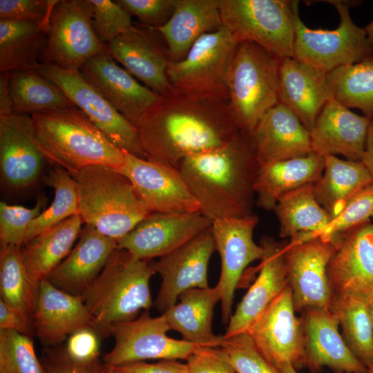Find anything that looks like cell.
<instances>
[{"label": "cell", "mask_w": 373, "mask_h": 373, "mask_svg": "<svg viewBox=\"0 0 373 373\" xmlns=\"http://www.w3.org/2000/svg\"><path fill=\"white\" fill-rule=\"evenodd\" d=\"M371 50L373 52V19L363 28Z\"/></svg>", "instance_id": "obj_56"}, {"label": "cell", "mask_w": 373, "mask_h": 373, "mask_svg": "<svg viewBox=\"0 0 373 373\" xmlns=\"http://www.w3.org/2000/svg\"><path fill=\"white\" fill-rule=\"evenodd\" d=\"M30 336L0 329V373H47Z\"/></svg>", "instance_id": "obj_42"}, {"label": "cell", "mask_w": 373, "mask_h": 373, "mask_svg": "<svg viewBox=\"0 0 373 373\" xmlns=\"http://www.w3.org/2000/svg\"><path fill=\"white\" fill-rule=\"evenodd\" d=\"M361 162L369 171L373 182V120L370 124Z\"/></svg>", "instance_id": "obj_55"}, {"label": "cell", "mask_w": 373, "mask_h": 373, "mask_svg": "<svg viewBox=\"0 0 373 373\" xmlns=\"http://www.w3.org/2000/svg\"><path fill=\"white\" fill-rule=\"evenodd\" d=\"M372 218H373V214H372Z\"/></svg>", "instance_id": "obj_60"}, {"label": "cell", "mask_w": 373, "mask_h": 373, "mask_svg": "<svg viewBox=\"0 0 373 373\" xmlns=\"http://www.w3.org/2000/svg\"><path fill=\"white\" fill-rule=\"evenodd\" d=\"M131 15L136 17L144 26L156 28L172 15L176 0H117Z\"/></svg>", "instance_id": "obj_48"}, {"label": "cell", "mask_w": 373, "mask_h": 373, "mask_svg": "<svg viewBox=\"0 0 373 373\" xmlns=\"http://www.w3.org/2000/svg\"><path fill=\"white\" fill-rule=\"evenodd\" d=\"M0 329H9L30 336L32 321L15 308L0 300Z\"/></svg>", "instance_id": "obj_53"}, {"label": "cell", "mask_w": 373, "mask_h": 373, "mask_svg": "<svg viewBox=\"0 0 373 373\" xmlns=\"http://www.w3.org/2000/svg\"><path fill=\"white\" fill-rule=\"evenodd\" d=\"M151 30L133 25L106 44L107 52L144 86L163 95L171 91L167 77L170 60L154 40Z\"/></svg>", "instance_id": "obj_27"}, {"label": "cell", "mask_w": 373, "mask_h": 373, "mask_svg": "<svg viewBox=\"0 0 373 373\" xmlns=\"http://www.w3.org/2000/svg\"><path fill=\"white\" fill-rule=\"evenodd\" d=\"M371 122L370 118L353 113L332 97L310 131L314 151L361 161Z\"/></svg>", "instance_id": "obj_25"}, {"label": "cell", "mask_w": 373, "mask_h": 373, "mask_svg": "<svg viewBox=\"0 0 373 373\" xmlns=\"http://www.w3.org/2000/svg\"><path fill=\"white\" fill-rule=\"evenodd\" d=\"M338 11L340 23L334 30L312 29L300 19L298 10L294 19V57L318 70L329 73L341 66L373 58V52L363 28L350 15L353 1L329 0Z\"/></svg>", "instance_id": "obj_9"}, {"label": "cell", "mask_w": 373, "mask_h": 373, "mask_svg": "<svg viewBox=\"0 0 373 373\" xmlns=\"http://www.w3.org/2000/svg\"><path fill=\"white\" fill-rule=\"evenodd\" d=\"M8 86L15 113L31 116L75 106L60 87L35 70L8 73Z\"/></svg>", "instance_id": "obj_37"}, {"label": "cell", "mask_w": 373, "mask_h": 373, "mask_svg": "<svg viewBox=\"0 0 373 373\" xmlns=\"http://www.w3.org/2000/svg\"><path fill=\"white\" fill-rule=\"evenodd\" d=\"M216 250L211 229L209 228L152 264L155 273L162 278L153 306L163 314L177 303L178 297L184 291L209 287L208 267Z\"/></svg>", "instance_id": "obj_19"}, {"label": "cell", "mask_w": 373, "mask_h": 373, "mask_svg": "<svg viewBox=\"0 0 373 373\" xmlns=\"http://www.w3.org/2000/svg\"><path fill=\"white\" fill-rule=\"evenodd\" d=\"M189 373H238L220 347H202L186 359Z\"/></svg>", "instance_id": "obj_49"}, {"label": "cell", "mask_w": 373, "mask_h": 373, "mask_svg": "<svg viewBox=\"0 0 373 373\" xmlns=\"http://www.w3.org/2000/svg\"><path fill=\"white\" fill-rule=\"evenodd\" d=\"M46 162L35 138L30 115H0V174L8 191L20 192L35 186Z\"/></svg>", "instance_id": "obj_18"}, {"label": "cell", "mask_w": 373, "mask_h": 373, "mask_svg": "<svg viewBox=\"0 0 373 373\" xmlns=\"http://www.w3.org/2000/svg\"><path fill=\"white\" fill-rule=\"evenodd\" d=\"M259 219L256 214L244 218L217 220L212 222L211 232L221 259V272L218 284L222 305V320L228 323L235 291L247 267L261 260L265 248L254 240V231Z\"/></svg>", "instance_id": "obj_14"}, {"label": "cell", "mask_w": 373, "mask_h": 373, "mask_svg": "<svg viewBox=\"0 0 373 373\" xmlns=\"http://www.w3.org/2000/svg\"><path fill=\"white\" fill-rule=\"evenodd\" d=\"M91 25L98 39L107 44L133 27L131 15L117 1L90 0Z\"/></svg>", "instance_id": "obj_45"}, {"label": "cell", "mask_w": 373, "mask_h": 373, "mask_svg": "<svg viewBox=\"0 0 373 373\" xmlns=\"http://www.w3.org/2000/svg\"><path fill=\"white\" fill-rule=\"evenodd\" d=\"M55 83L109 140L122 151L146 158L137 127L125 119L91 86L79 70L39 64L34 69Z\"/></svg>", "instance_id": "obj_12"}, {"label": "cell", "mask_w": 373, "mask_h": 373, "mask_svg": "<svg viewBox=\"0 0 373 373\" xmlns=\"http://www.w3.org/2000/svg\"><path fill=\"white\" fill-rule=\"evenodd\" d=\"M280 60L254 42L238 44L227 79L229 103L237 126L248 135L279 103Z\"/></svg>", "instance_id": "obj_6"}, {"label": "cell", "mask_w": 373, "mask_h": 373, "mask_svg": "<svg viewBox=\"0 0 373 373\" xmlns=\"http://www.w3.org/2000/svg\"><path fill=\"white\" fill-rule=\"evenodd\" d=\"M39 285L32 279L23 262L21 247H1V299L32 321Z\"/></svg>", "instance_id": "obj_38"}, {"label": "cell", "mask_w": 373, "mask_h": 373, "mask_svg": "<svg viewBox=\"0 0 373 373\" xmlns=\"http://www.w3.org/2000/svg\"><path fill=\"white\" fill-rule=\"evenodd\" d=\"M238 44L223 25L203 35L183 59L169 61L171 91L229 101L227 79Z\"/></svg>", "instance_id": "obj_8"}, {"label": "cell", "mask_w": 373, "mask_h": 373, "mask_svg": "<svg viewBox=\"0 0 373 373\" xmlns=\"http://www.w3.org/2000/svg\"><path fill=\"white\" fill-rule=\"evenodd\" d=\"M84 224L73 216L44 231L21 247L26 269L35 283L46 279L72 250Z\"/></svg>", "instance_id": "obj_35"}, {"label": "cell", "mask_w": 373, "mask_h": 373, "mask_svg": "<svg viewBox=\"0 0 373 373\" xmlns=\"http://www.w3.org/2000/svg\"><path fill=\"white\" fill-rule=\"evenodd\" d=\"M295 312L288 284L247 332L276 368L285 363L295 368L306 363L303 325Z\"/></svg>", "instance_id": "obj_16"}, {"label": "cell", "mask_w": 373, "mask_h": 373, "mask_svg": "<svg viewBox=\"0 0 373 373\" xmlns=\"http://www.w3.org/2000/svg\"><path fill=\"white\" fill-rule=\"evenodd\" d=\"M274 211L279 222V235L281 238H289V244L304 242L332 220L314 197V184L283 195Z\"/></svg>", "instance_id": "obj_36"}, {"label": "cell", "mask_w": 373, "mask_h": 373, "mask_svg": "<svg viewBox=\"0 0 373 373\" xmlns=\"http://www.w3.org/2000/svg\"><path fill=\"white\" fill-rule=\"evenodd\" d=\"M333 97L361 110L373 120V58L341 66L328 73Z\"/></svg>", "instance_id": "obj_41"}, {"label": "cell", "mask_w": 373, "mask_h": 373, "mask_svg": "<svg viewBox=\"0 0 373 373\" xmlns=\"http://www.w3.org/2000/svg\"><path fill=\"white\" fill-rule=\"evenodd\" d=\"M368 311L373 332V299L368 304Z\"/></svg>", "instance_id": "obj_58"}, {"label": "cell", "mask_w": 373, "mask_h": 373, "mask_svg": "<svg viewBox=\"0 0 373 373\" xmlns=\"http://www.w3.org/2000/svg\"><path fill=\"white\" fill-rule=\"evenodd\" d=\"M178 169L211 222L254 214L259 164L248 134L242 131L223 146L189 156Z\"/></svg>", "instance_id": "obj_2"}, {"label": "cell", "mask_w": 373, "mask_h": 373, "mask_svg": "<svg viewBox=\"0 0 373 373\" xmlns=\"http://www.w3.org/2000/svg\"><path fill=\"white\" fill-rule=\"evenodd\" d=\"M249 136L259 166L314 152L310 132L280 102L264 114Z\"/></svg>", "instance_id": "obj_23"}, {"label": "cell", "mask_w": 373, "mask_h": 373, "mask_svg": "<svg viewBox=\"0 0 373 373\" xmlns=\"http://www.w3.org/2000/svg\"><path fill=\"white\" fill-rule=\"evenodd\" d=\"M373 214V184L356 194L343 211L323 229L307 238H332L370 220ZM304 241V242H305Z\"/></svg>", "instance_id": "obj_43"}, {"label": "cell", "mask_w": 373, "mask_h": 373, "mask_svg": "<svg viewBox=\"0 0 373 373\" xmlns=\"http://www.w3.org/2000/svg\"><path fill=\"white\" fill-rule=\"evenodd\" d=\"M32 323L37 337L48 346L61 343L79 329H93L92 317L81 296L57 288L47 279L39 283Z\"/></svg>", "instance_id": "obj_28"}, {"label": "cell", "mask_w": 373, "mask_h": 373, "mask_svg": "<svg viewBox=\"0 0 373 373\" xmlns=\"http://www.w3.org/2000/svg\"><path fill=\"white\" fill-rule=\"evenodd\" d=\"M48 353L43 364L47 373H104L99 358L89 362L75 361L67 355L65 349Z\"/></svg>", "instance_id": "obj_51"}, {"label": "cell", "mask_w": 373, "mask_h": 373, "mask_svg": "<svg viewBox=\"0 0 373 373\" xmlns=\"http://www.w3.org/2000/svg\"><path fill=\"white\" fill-rule=\"evenodd\" d=\"M90 0H61L50 16L49 31L40 64L79 70L90 58L107 52L91 25Z\"/></svg>", "instance_id": "obj_10"}, {"label": "cell", "mask_w": 373, "mask_h": 373, "mask_svg": "<svg viewBox=\"0 0 373 373\" xmlns=\"http://www.w3.org/2000/svg\"><path fill=\"white\" fill-rule=\"evenodd\" d=\"M303 312L305 365L310 370L326 366L336 373H368L340 334L339 321L334 312L314 307Z\"/></svg>", "instance_id": "obj_22"}, {"label": "cell", "mask_w": 373, "mask_h": 373, "mask_svg": "<svg viewBox=\"0 0 373 373\" xmlns=\"http://www.w3.org/2000/svg\"><path fill=\"white\" fill-rule=\"evenodd\" d=\"M73 177L84 223L117 242L151 213L131 181L113 168L92 166Z\"/></svg>", "instance_id": "obj_5"}, {"label": "cell", "mask_w": 373, "mask_h": 373, "mask_svg": "<svg viewBox=\"0 0 373 373\" xmlns=\"http://www.w3.org/2000/svg\"><path fill=\"white\" fill-rule=\"evenodd\" d=\"M222 23L239 42H254L279 59L294 57L298 1L218 0Z\"/></svg>", "instance_id": "obj_7"}, {"label": "cell", "mask_w": 373, "mask_h": 373, "mask_svg": "<svg viewBox=\"0 0 373 373\" xmlns=\"http://www.w3.org/2000/svg\"><path fill=\"white\" fill-rule=\"evenodd\" d=\"M68 255L46 278L57 288L81 296L102 271L117 242L86 224Z\"/></svg>", "instance_id": "obj_29"}, {"label": "cell", "mask_w": 373, "mask_h": 373, "mask_svg": "<svg viewBox=\"0 0 373 373\" xmlns=\"http://www.w3.org/2000/svg\"><path fill=\"white\" fill-rule=\"evenodd\" d=\"M154 271L149 260L135 258L119 249L113 252L104 267L80 296L97 334H110L116 323L137 318L153 302L149 282Z\"/></svg>", "instance_id": "obj_4"}, {"label": "cell", "mask_w": 373, "mask_h": 373, "mask_svg": "<svg viewBox=\"0 0 373 373\" xmlns=\"http://www.w3.org/2000/svg\"><path fill=\"white\" fill-rule=\"evenodd\" d=\"M324 156L325 169L314 184V194L332 220L352 198L373 182L361 161L342 160L332 155Z\"/></svg>", "instance_id": "obj_33"}, {"label": "cell", "mask_w": 373, "mask_h": 373, "mask_svg": "<svg viewBox=\"0 0 373 373\" xmlns=\"http://www.w3.org/2000/svg\"><path fill=\"white\" fill-rule=\"evenodd\" d=\"M221 26L218 0H176L169 19L153 29L166 41L169 60L178 61L200 37Z\"/></svg>", "instance_id": "obj_30"}, {"label": "cell", "mask_w": 373, "mask_h": 373, "mask_svg": "<svg viewBox=\"0 0 373 373\" xmlns=\"http://www.w3.org/2000/svg\"><path fill=\"white\" fill-rule=\"evenodd\" d=\"M99 349L97 334L93 328L87 327L69 336L65 351L75 361L89 362L99 358Z\"/></svg>", "instance_id": "obj_50"}, {"label": "cell", "mask_w": 373, "mask_h": 373, "mask_svg": "<svg viewBox=\"0 0 373 373\" xmlns=\"http://www.w3.org/2000/svg\"><path fill=\"white\" fill-rule=\"evenodd\" d=\"M36 144L46 162L73 176L92 166L119 169L124 152L77 106L31 115Z\"/></svg>", "instance_id": "obj_3"}, {"label": "cell", "mask_w": 373, "mask_h": 373, "mask_svg": "<svg viewBox=\"0 0 373 373\" xmlns=\"http://www.w3.org/2000/svg\"><path fill=\"white\" fill-rule=\"evenodd\" d=\"M277 369L280 373H299L296 370V368H295L291 364L287 363L281 364L277 367Z\"/></svg>", "instance_id": "obj_57"}, {"label": "cell", "mask_w": 373, "mask_h": 373, "mask_svg": "<svg viewBox=\"0 0 373 373\" xmlns=\"http://www.w3.org/2000/svg\"><path fill=\"white\" fill-rule=\"evenodd\" d=\"M49 21L0 19L1 73L34 70L40 64L46 46Z\"/></svg>", "instance_id": "obj_34"}, {"label": "cell", "mask_w": 373, "mask_h": 373, "mask_svg": "<svg viewBox=\"0 0 373 373\" xmlns=\"http://www.w3.org/2000/svg\"><path fill=\"white\" fill-rule=\"evenodd\" d=\"M169 330L164 314L152 317L148 310L133 320L114 324L110 334L115 344L104 355L103 364L113 367L151 359L186 360L202 347L169 337Z\"/></svg>", "instance_id": "obj_11"}, {"label": "cell", "mask_w": 373, "mask_h": 373, "mask_svg": "<svg viewBox=\"0 0 373 373\" xmlns=\"http://www.w3.org/2000/svg\"><path fill=\"white\" fill-rule=\"evenodd\" d=\"M324 169L325 156L316 152L260 166L254 186L256 206L274 210L285 194L314 184Z\"/></svg>", "instance_id": "obj_31"}, {"label": "cell", "mask_w": 373, "mask_h": 373, "mask_svg": "<svg viewBox=\"0 0 373 373\" xmlns=\"http://www.w3.org/2000/svg\"><path fill=\"white\" fill-rule=\"evenodd\" d=\"M332 300L373 299V223L370 220L339 236L327 267Z\"/></svg>", "instance_id": "obj_17"}, {"label": "cell", "mask_w": 373, "mask_h": 373, "mask_svg": "<svg viewBox=\"0 0 373 373\" xmlns=\"http://www.w3.org/2000/svg\"><path fill=\"white\" fill-rule=\"evenodd\" d=\"M79 71L117 111L136 127L160 97L119 66L107 52L90 58Z\"/></svg>", "instance_id": "obj_21"}, {"label": "cell", "mask_w": 373, "mask_h": 373, "mask_svg": "<svg viewBox=\"0 0 373 373\" xmlns=\"http://www.w3.org/2000/svg\"><path fill=\"white\" fill-rule=\"evenodd\" d=\"M116 170L131 181L151 213L200 212L177 167L124 152L123 164Z\"/></svg>", "instance_id": "obj_15"}, {"label": "cell", "mask_w": 373, "mask_h": 373, "mask_svg": "<svg viewBox=\"0 0 373 373\" xmlns=\"http://www.w3.org/2000/svg\"><path fill=\"white\" fill-rule=\"evenodd\" d=\"M44 201L38 200L32 208L21 205L0 203L1 247L24 245L28 229L31 222L41 213Z\"/></svg>", "instance_id": "obj_46"}, {"label": "cell", "mask_w": 373, "mask_h": 373, "mask_svg": "<svg viewBox=\"0 0 373 373\" xmlns=\"http://www.w3.org/2000/svg\"><path fill=\"white\" fill-rule=\"evenodd\" d=\"M368 304L356 298L334 299L330 310L338 318L349 348L368 373H373V332Z\"/></svg>", "instance_id": "obj_39"}, {"label": "cell", "mask_w": 373, "mask_h": 373, "mask_svg": "<svg viewBox=\"0 0 373 373\" xmlns=\"http://www.w3.org/2000/svg\"><path fill=\"white\" fill-rule=\"evenodd\" d=\"M146 159L173 166L223 146L242 131L228 100L170 91L160 95L137 126Z\"/></svg>", "instance_id": "obj_1"}, {"label": "cell", "mask_w": 373, "mask_h": 373, "mask_svg": "<svg viewBox=\"0 0 373 373\" xmlns=\"http://www.w3.org/2000/svg\"><path fill=\"white\" fill-rule=\"evenodd\" d=\"M44 180L53 189L55 197L50 206L30 224L24 245L66 219L79 215L77 183L72 175L62 168L54 166Z\"/></svg>", "instance_id": "obj_40"}, {"label": "cell", "mask_w": 373, "mask_h": 373, "mask_svg": "<svg viewBox=\"0 0 373 373\" xmlns=\"http://www.w3.org/2000/svg\"><path fill=\"white\" fill-rule=\"evenodd\" d=\"M339 236L285 245L288 284L296 312L313 307L330 309L332 294L327 267Z\"/></svg>", "instance_id": "obj_13"}, {"label": "cell", "mask_w": 373, "mask_h": 373, "mask_svg": "<svg viewBox=\"0 0 373 373\" xmlns=\"http://www.w3.org/2000/svg\"><path fill=\"white\" fill-rule=\"evenodd\" d=\"M178 300L163 313L170 329L179 332L189 343L200 347H220L224 337L212 330L214 307L220 301L217 287L191 289L182 293Z\"/></svg>", "instance_id": "obj_32"}, {"label": "cell", "mask_w": 373, "mask_h": 373, "mask_svg": "<svg viewBox=\"0 0 373 373\" xmlns=\"http://www.w3.org/2000/svg\"><path fill=\"white\" fill-rule=\"evenodd\" d=\"M212 222L201 212L151 213L117 242L137 258L163 257L209 229Z\"/></svg>", "instance_id": "obj_20"}, {"label": "cell", "mask_w": 373, "mask_h": 373, "mask_svg": "<svg viewBox=\"0 0 373 373\" xmlns=\"http://www.w3.org/2000/svg\"><path fill=\"white\" fill-rule=\"evenodd\" d=\"M333 97L329 74L284 57L279 66V102L290 109L310 132L325 104Z\"/></svg>", "instance_id": "obj_26"}, {"label": "cell", "mask_w": 373, "mask_h": 373, "mask_svg": "<svg viewBox=\"0 0 373 373\" xmlns=\"http://www.w3.org/2000/svg\"><path fill=\"white\" fill-rule=\"evenodd\" d=\"M106 367L115 373H189L186 363H182L177 360H161L152 363L141 361Z\"/></svg>", "instance_id": "obj_52"}, {"label": "cell", "mask_w": 373, "mask_h": 373, "mask_svg": "<svg viewBox=\"0 0 373 373\" xmlns=\"http://www.w3.org/2000/svg\"><path fill=\"white\" fill-rule=\"evenodd\" d=\"M8 73L0 75V115L13 113L8 86Z\"/></svg>", "instance_id": "obj_54"}, {"label": "cell", "mask_w": 373, "mask_h": 373, "mask_svg": "<svg viewBox=\"0 0 373 373\" xmlns=\"http://www.w3.org/2000/svg\"><path fill=\"white\" fill-rule=\"evenodd\" d=\"M57 0H0V19L26 21L50 20Z\"/></svg>", "instance_id": "obj_47"}, {"label": "cell", "mask_w": 373, "mask_h": 373, "mask_svg": "<svg viewBox=\"0 0 373 373\" xmlns=\"http://www.w3.org/2000/svg\"><path fill=\"white\" fill-rule=\"evenodd\" d=\"M265 254L258 266V275L238 305L228 323L225 338L247 332L252 324L288 285L284 256L285 244L264 236Z\"/></svg>", "instance_id": "obj_24"}, {"label": "cell", "mask_w": 373, "mask_h": 373, "mask_svg": "<svg viewBox=\"0 0 373 373\" xmlns=\"http://www.w3.org/2000/svg\"><path fill=\"white\" fill-rule=\"evenodd\" d=\"M220 347L238 373H280L261 353L247 332L224 338Z\"/></svg>", "instance_id": "obj_44"}, {"label": "cell", "mask_w": 373, "mask_h": 373, "mask_svg": "<svg viewBox=\"0 0 373 373\" xmlns=\"http://www.w3.org/2000/svg\"><path fill=\"white\" fill-rule=\"evenodd\" d=\"M103 372L104 373H115L114 371H113L111 369L108 368L104 364H103Z\"/></svg>", "instance_id": "obj_59"}]
</instances>
